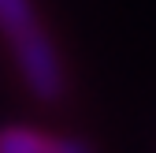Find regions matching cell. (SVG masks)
<instances>
[{
  "instance_id": "cell-1",
  "label": "cell",
  "mask_w": 156,
  "mask_h": 153,
  "mask_svg": "<svg viewBox=\"0 0 156 153\" xmlns=\"http://www.w3.org/2000/svg\"><path fill=\"white\" fill-rule=\"evenodd\" d=\"M0 37L11 49V60L23 75L26 90L37 101H56L63 93V64L48 41L34 0H0Z\"/></svg>"
},
{
  "instance_id": "cell-2",
  "label": "cell",
  "mask_w": 156,
  "mask_h": 153,
  "mask_svg": "<svg viewBox=\"0 0 156 153\" xmlns=\"http://www.w3.org/2000/svg\"><path fill=\"white\" fill-rule=\"evenodd\" d=\"M0 153H93L89 142L71 138V135H52L41 127L26 123H8L0 127Z\"/></svg>"
}]
</instances>
